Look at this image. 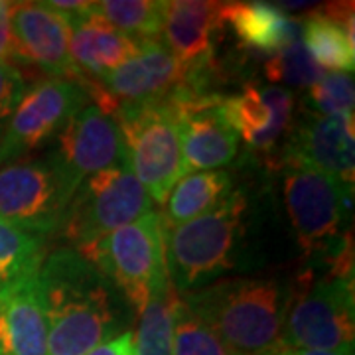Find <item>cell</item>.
<instances>
[{
	"label": "cell",
	"mask_w": 355,
	"mask_h": 355,
	"mask_svg": "<svg viewBox=\"0 0 355 355\" xmlns=\"http://www.w3.org/2000/svg\"><path fill=\"white\" fill-rule=\"evenodd\" d=\"M153 200L128 166H114L83 180L67 207L62 233L76 251L95 245L153 211Z\"/></svg>",
	"instance_id": "cell-8"
},
{
	"label": "cell",
	"mask_w": 355,
	"mask_h": 355,
	"mask_svg": "<svg viewBox=\"0 0 355 355\" xmlns=\"http://www.w3.org/2000/svg\"><path fill=\"white\" fill-rule=\"evenodd\" d=\"M282 166L314 168L354 190V114H310L294 123Z\"/></svg>",
	"instance_id": "cell-15"
},
{
	"label": "cell",
	"mask_w": 355,
	"mask_h": 355,
	"mask_svg": "<svg viewBox=\"0 0 355 355\" xmlns=\"http://www.w3.org/2000/svg\"><path fill=\"white\" fill-rule=\"evenodd\" d=\"M166 2L156 0H105L93 2V14L130 38L160 40Z\"/></svg>",
	"instance_id": "cell-24"
},
{
	"label": "cell",
	"mask_w": 355,
	"mask_h": 355,
	"mask_svg": "<svg viewBox=\"0 0 355 355\" xmlns=\"http://www.w3.org/2000/svg\"><path fill=\"white\" fill-rule=\"evenodd\" d=\"M233 191L231 176L223 170L191 172L178 180L166 198V227H176L214 211Z\"/></svg>",
	"instance_id": "cell-21"
},
{
	"label": "cell",
	"mask_w": 355,
	"mask_h": 355,
	"mask_svg": "<svg viewBox=\"0 0 355 355\" xmlns=\"http://www.w3.org/2000/svg\"><path fill=\"white\" fill-rule=\"evenodd\" d=\"M69 55L71 62L85 79L99 81L114 71L119 65L130 60L140 48V40H135L103 22L91 12L87 18L69 24ZM81 81V83H83Z\"/></svg>",
	"instance_id": "cell-19"
},
{
	"label": "cell",
	"mask_w": 355,
	"mask_h": 355,
	"mask_svg": "<svg viewBox=\"0 0 355 355\" xmlns=\"http://www.w3.org/2000/svg\"><path fill=\"white\" fill-rule=\"evenodd\" d=\"M10 28L16 60L36 65L48 77L81 85L83 76L69 55V28L58 14L42 2H12Z\"/></svg>",
	"instance_id": "cell-17"
},
{
	"label": "cell",
	"mask_w": 355,
	"mask_h": 355,
	"mask_svg": "<svg viewBox=\"0 0 355 355\" xmlns=\"http://www.w3.org/2000/svg\"><path fill=\"white\" fill-rule=\"evenodd\" d=\"M227 123L247 146L282 164L286 142L294 128V95L280 87H243L219 103Z\"/></svg>",
	"instance_id": "cell-14"
},
{
	"label": "cell",
	"mask_w": 355,
	"mask_h": 355,
	"mask_svg": "<svg viewBox=\"0 0 355 355\" xmlns=\"http://www.w3.org/2000/svg\"><path fill=\"white\" fill-rule=\"evenodd\" d=\"M180 113L184 172H207L231 164L239 153V137L227 123L221 97L172 95Z\"/></svg>",
	"instance_id": "cell-16"
},
{
	"label": "cell",
	"mask_w": 355,
	"mask_h": 355,
	"mask_svg": "<svg viewBox=\"0 0 355 355\" xmlns=\"http://www.w3.org/2000/svg\"><path fill=\"white\" fill-rule=\"evenodd\" d=\"M0 355H48L38 275L0 291Z\"/></svg>",
	"instance_id": "cell-18"
},
{
	"label": "cell",
	"mask_w": 355,
	"mask_h": 355,
	"mask_svg": "<svg viewBox=\"0 0 355 355\" xmlns=\"http://www.w3.org/2000/svg\"><path fill=\"white\" fill-rule=\"evenodd\" d=\"M172 298L170 288L154 294L140 310L139 331L135 336L137 355H174L172 330Z\"/></svg>",
	"instance_id": "cell-25"
},
{
	"label": "cell",
	"mask_w": 355,
	"mask_h": 355,
	"mask_svg": "<svg viewBox=\"0 0 355 355\" xmlns=\"http://www.w3.org/2000/svg\"><path fill=\"white\" fill-rule=\"evenodd\" d=\"M292 286L280 279H221L182 294L233 355H270L282 345Z\"/></svg>",
	"instance_id": "cell-2"
},
{
	"label": "cell",
	"mask_w": 355,
	"mask_h": 355,
	"mask_svg": "<svg viewBox=\"0 0 355 355\" xmlns=\"http://www.w3.org/2000/svg\"><path fill=\"white\" fill-rule=\"evenodd\" d=\"M282 182L286 216L306 254L331 265L354 247L352 235L342 233L352 211V188L306 166H284Z\"/></svg>",
	"instance_id": "cell-4"
},
{
	"label": "cell",
	"mask_w": 355,
	"mask_h": 355,
	"mask_svg": "<svg viewBox=\"0 0 355 355\" xmlns=\"http://www.w3.org/2000/svg\"><path fill=\"white\" fill-rule=\"evenodd\" d=\"M44 259V237L28 233L0 217V291L38 275Z\"/></svg>",
	"instance_id": "cell-23"
},
{
	"label": "cell",
	"mask_w": 355,
	"mask_h": 355,
	"mask_svg": "<svg viewBox=\"0 0 355 355\" xmlns=\"http://www.w3.org/2000/svg\"><path fill=\"white\" fill-rule=\"evenodd\" d=\"M87 355H137L135 354V334L130 330L123 331L113 340L93 347Z\"/></svg>",
	"instance_id": "cell-32"
},
{
	"label": "cell",
	"mask_w": 355,
	"mask_h": 355,
	"mask_svg": "<svg viewBox=\"0 0 355 355\" xmlns=\"http://www.w3.org/2000/svg\"><path fill=\"white\" fill-rule=\"evenodd\" d=\"M85 103V89L71 79L46 77L26 89L0 135V166L26 158L46 146Z\"/></svg>",
	"instance_id": "cell-10"
},
{
	"label": "cell",
	"mask_w": 355,
	"mask_h": 355,
	"mask_svg": "<svg viewBox=\"0 0 355 355\" xmlns=\"http://www.w3.org/2000/svg\"><path fill=\"white\" fill-rule=\"evenodd\" d=\"M221 22L245 48L268 55L300 40L298 22L268 2H223Z\"/></svg>",
	"instance_id": "cell-20"
},
{
	"label": "cell",
	"mask_w": 355,
	"mask_h": 355,
	"mask_svg": "<svg viewBox=\"0 0 355 355\" xmlns=\"http://www.w3.org/2000/svg\"><path fill=\"white\" fill-rule=\"evenodd\" d=\"M10 12H12V2L0 0V64H10V60L14 58Z\"/></svg>",
	"instance_id": "cell-31"
},
{
	"label": "cell",
	"mask_w": 355,
	"mask_h": 355,
	"mask_svg": "<svg viewBox=\"0 0 355 355\" xmlns=\"http://www.w3.org/2000/svg\"><path fill=\"white\" fill-rule=\"evenodd\" d=\"M76 191L51 150L0 166V217L40 237L62 231Z\"/></svg>",
	"instance_id": "cell-7"
},
{
	"label": "cell",
	"mask_w": 355,
	"mask_h": 355,
	"mask_svg": "<svg viewBox=\"0 0 355 355\" xmlns=\"http://www.w3.org/2000/svg\"><path fill=\"white\" fill-rule=\"evenodd\" d=\"M270 355H354V347L349 349H336V352H324V349H302V347H288V345H280L275 354Z\"/></svg>",
	"instance_id": "cell-33"
},
{
	"label": "cell",
	"mask_w": 355,
	"mask_h": 355,
	"mask_svg": "<svg viewBox=\"0 0 355 355\" xmlns=\"http://www.w3.org/2000/svg\"><path fill=\"white\" fill-rule=\"evenodd\" d=\"M26 83L22 73L12 64H0V135L24 97Z\"/></svg>",
	"instance_id": "cell-29"
},
{
	"label": "cell",
	"mask_w": 355,
	"mask_h": 355,
	"mask_svg": "<svg viewBox=\"0 0 355 355\" xmlns=\"http://www.w3.org/2000/svg\"><path fill=\"white\" fill-rule=\"evenodd\" d=\"M38 288L48 324V355H87L127 331V298L71 247L42 261Z\"/></svg>",
	"instance_id": "cell-1"
},
{
	"label": "cell",
	"mask_w": 355,
	"mask_h": 355,
	"mask_svg": "<svg viewBox=\"0 0 355 355\" xmlns=\"http://www.w3.org/2000/svg\"><path fill=\"white\" fill-rule=\"evenodd\" d=\"M304 48L322 69L354 73L355 42L326 14L312 12L302 20Z\"/></svg>",
	"instance_id": "cell-22"
},
{
	"label": "cell",
	"mask_w": 355,
	"mask_h": 355,
	"mask_svg": "<svg viewBox=\"0 0 355 355\" xmlns=\"http://www.w3.org/2000/svg\"><path fill=\"white\" fill-rule=\"evenodd\" d=\"M223 2L174 0L166 2L160 42L184 69L182 85L198 95L205 93V76L214 64Z\"/></svg>",
	"instance_id": "cell-12"
},
{
	"label": "cell",
	"mask_w": 355,
	"mask_h": 355,
	"mask_svg": "<svg viewBox=\"0 0 355 355\" xmlns=\"http://www.w3.org/2000/svg\"><path fill=\"white\" fill-rule=\"evenodd\" d=\"M172 330L174 355H233L180 296L172 298Z\"/></svg>",
	"instance_id": "cell-27"
},
{
	"label": "cell",
	"mask_w": 355,
	"mask_h": 355,
	"mask_svg": "<svg viewBox=\"0 0 355 355\" xmlns=\"http://www.w3.org/2000/svg\"><path fill=\"white\" fill-rule=\"evenodd\" d=\"M249 227V200L231 191L214 211L166 227L168 279L182 294L205 288L239 268Z\"/></svg>",
	"instance_id": "cell-3"
},
{
	"label": "cell",
	"mask_w": 355,
	"mask_h": 355,
	"mask_svg": "<svg viewBox=\"0 0 355 355\" xmlns=\"http://www.w3.org/2000/svg\"><path fill=\"white\" fill-rule=\"evenodd\" d=\"M127 153L128 170L153 202L164 203L184 172L180 113L172 99L119 107L113 114Z\"/></svg>",
	"instance_id": "cell-6"
},
{
	"label": "cell",
	"mask_w": 355,
	"mask_h": 355,
	"mask_svg": "<svg viewBox=\"0 0 355 355\" xmlns=\"http://www.w3.org/2000/svg\"><path fill=\"white\" fill-rule=\"evenodd\" d=\"M50 150L60 160L76 190L85 178L101 170L128 166L114 116L101 111L97 105L81 107L53 139Z\"/></svg>",
	"instance_id": "cell-13"
},
{
	"label": "cell",
	"mask_w": 355,
	"mask_h": 355,
	"mask_svg": "<svg viewBox=\"0 0 355 355\" xmlns=\"http://www.w3.org/2000/svg\"><path fill=\"white\" fill-rule=\"evenodd\" d=\"M308 107L316 114H354L355 85L354 73L331 71L324 73L308 89Z\"/></svg>",
	"instance_id": "cell-28"
},
{
	"label": "cell",
	"mask_w": 355,
	"mask_h": 355,
	"mask_svg": "<svg viewBox=\"0 0 355 355\" xmlns=\"http://www.w3.org/2000/svg\"><path fill=\"white\" fill-rule=\"evenodd\" d=\"M77 253L113 282L132 310L140 312L154 294L170 288L164 219L154 211Z\"/></svg>",
	"instance_id": "cell-5"
},
{
	"label": "cell",
	"mask_w": 355,
	"mask_h": 355,
	"mask_svg": "<svg viewBox=\"0 0 355 355\" xmlns=\"http://www.w3.org/2000/svg\"><path fill=\"white\" fill-rule=\"evenodd\" d=\"M326 71L312 60L302 40H296L282 50L268 55L265 76L272 87L310 89Z\"/></svg>",
	"instance_id": "cell-26"
},
{
	"label": "cell",
	"mask_w": 355,
	"mask_h": 355,
	"mask_svg": "<svg viewBox=\"0 0 355 355\" xmlns=\"http://www.w3.org/2000/svg\"><path fill=\"white\" fill-rule=\"evenodd\" d=\"M184 81V69L160 40L140 44L139 51L109 76L85 83L95 105L113 116L119 107L166 101Z\"/></svg>",
	"instance_id": "cell-11"
},
{
	"label": "cell",
	"mask_w": 355,
	"mask_h": 355,
	"mask_svg": "<svg viewBox=\"0 0 355 355\" xmlns=\"http://www.w3.org/2000/svg\"><path fill=\"white\" fill-rule=\"evenodd\" d=\"M48 10L58 14L65 24H76L79 20L87 18L93 12V2H77V0H50L42 2Z\"/></svg>",
	"instance_id": "cell-30"
},
{
	"label": "cell",
	"mask_w": 355,
	"mask_h": 355,
	"mask_svg": "<svg viewBox=\"0 0 355 355\" xmlns=\"http://www.w3.org/2000/svg\"><path fill=\"white\" fill-rule=\"evenodd\" d=\"M354 279L304 277L292 288L282 343L302 349H349L355 343Z\"/></svg>",
	"instance_id": "cell-9"
}]
</instances>
